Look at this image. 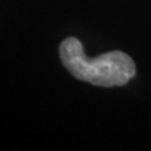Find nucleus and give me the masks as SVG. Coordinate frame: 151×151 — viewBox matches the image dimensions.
Returning <instances> with one entry per match:
<instances>
[{"label": "nucleus", "instance_id": "f257e3e1", "mask_svg": "<svg viewBox=\"0 0 151 151\" xmlns=\"http://www.w3.org/2000/svg\"><path fill=\"white\" fill-rule=\"evenodd\" d=\"M59 58L74 78L98 87L124 86L136 74L135 62L129 54L112 50L89 58L74 37L65 38L59 44Z\"/></svg>", "mask_w": 151, "mask_h": 151}]
</instances>
